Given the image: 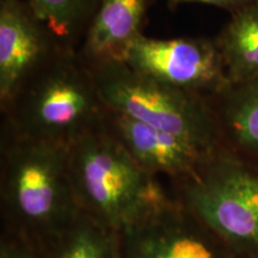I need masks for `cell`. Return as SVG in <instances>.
Returning <instances> with one entry per match:
<instances>
[{
    "label": "cell",
    "instance_id": "6da1fadb",
    "mask_svg": "<svg viewBox=\"0 0 258 258\" xmlns=\"http://www.w3.org/2000/svg\"><path fill=\"white\" fill-rule=\"evenodd\" d=\"M79 212L69 172V146L2 131V230L44 244Z\"/></svg>",
    "mask_w": 258,
    "mask_h": 258
},
{
    "label": "cell",
    "instance_id": "7a4b0ae2",
    "mask_svg": "<svg viewBox=\"0 0 258 258\" xmlns=\"http://www.w3.org/2000/svg\"><path fill=\"white\" fill-rule=\"evenodd\" d=\"M0 110L6 133L70 147L104 125L108 106L77 51L62 50L32 74Z\"/></svg>",
    "mask_w": 258,
    "mask_h": 258
},
{
    "label": "cell",
    "instance_id": "3957f363",
    "mask_svg": "<svg viewBox=\"0 0 258 258\" xmlns=\"http://www.w3.org/2000/svg\"><path fill=\"white\" fill-rule=\"evenodd\" d=\"M69 172L79 211L118 232L170 196L158 177L139 165L105 123L69 147Z\"/></svg>",
    "mask_w": 258,
    "mask_h": 258
},
{
    "label": "cell",
    "instance_id": "277c9868",
    "mask_svg": "<svg viewBox=\"0 0 258 258\" xmlns=\"http://www.w3.org/2000/svg\"><path fill=\"white\" fill-rule=\"evenodd\" d=\"M171 184V195L237 258H258V166L221 146L191 175Z\"/></svg>",
    "mask_w": 258,
    "mask_h": 258
},
{
    "label": "cell",
    "instance_id": "5b68a950",
    "mask_svg": "<svg viewBox=\"0 0 258 258\" xmlns=\"http://www.w3.org/2000/svg\"><path fill=\"white\" fill-rule=\"evenodd\" d=\"M88 67L109 109L177 135L208 152L221 147L209 99L144 76L123 61Z\"/></svg>",
    "mask_w": 258,
    "mask_h": 258
},
{
    "label": "cell",
    "instance_id": "8992f818",
    "mask_svg": "<svg viewBox=\"0 0 258 258\" xmlns=\"http://www.w3.org/2000/svg\"><path fill=\"white\" fill-rule=\"evenodd\" d=\"M123 62L144 76L207 99L230 85L214 38L159 40L141 35L128 48Z\"/></svg>",
    "mask_w": 258,
    "mask_h": 258
},
{
    "label": "cell",
    "instance_id": "52a82bcc",
    "mask_svg": "<svg viewBox=\"0 0 258 258\" xmlns=\"http://www.w3.org/2000/svg\"><path fill=\"white\" fill-rule=\"evenodd\" d=\"M121 247L122 258H237L172 195L121 232Z\"/></svg>",
    "mask_w": 258,
    "mask_h": 258
},
{
    "label": "cell",
    "instance_id": "ba28073f",
    "mask_svg": "<svg viewBox=\"0 0 258 258\" xmlns=\"http://www.w3.org/2000/svg\"><path fill=\"white\" fill-rule=\"evenodd\" d=\"M62 50L27 0H0V109Z\"/></svg>",
    "mask_w": 258,
    "mask_h": 258
},
{
    "label": "cell",
    "instance_id": "9c48e42d",
    "mask_svg": "<svg viewBox=\"0 0 258 258\" xmlns=\"http://www.w3.org/2000/svg\"><path fill=\"white\" fill-rule=\"evenodd\" d=\"M105 127L145 171L170 180L191 175L213 153L109 108Z\"/></svg>",
    "mask_w": 258,
    "mask_h": 258
},
{
    "label": "cell",
    "instance_id": "30bf717a",
    "mask_svg": "<svg viewBox=\"0 0 258 258\" xmlns=\"http://www.w3.org/2000/svg\"><path fill=\"white\" fill-rule=\"evenodd\" d=\"M153 0H101L77 54L86 66L123 61L140 37Z\"/></svg>",
    "mask_w": 258,
    "mask_h": 258
},
{
    "label": "cell",
    "instance_id": "8fae6325",
    "mask_svg": "<svg viewBox=\"0 0 258 258\" xmlns=\"http://www.w3.org/2000/svg\"><path fill=\"white\" fill-rule=\"evenodd\" d=\"M209 103L221 146L258 166V78L228 85Z\"/></svg>",
    "mask_w": 258,
    "mask_h": 258
},
{
    "label": "cell",
    "instance_id": "7c38bea8",
    "mask_svg": "<svg viewBox=\"0 0 258 258\" xmlns=\"http://www.w3.org/2000/svg\"><path fill=\"white\" fill-rule=\"evenodd\" d=\"M214 40L230 85L258 78V0L232 14Z\"/></svg>",
    "mask_w": 258,
    "mask_h": 258
},
{
    "label": "cell",
    "instance_id": "4fadbf2b",
    "mask_svg": "<svg viewBox=\"0 0 258 258\" xmlns=\"http://www.w3.org/2000/svg\"><path fill=\"white\" fill-rule=\"evenodd\" d=\"M42 246L47 258H122L121 232L82 211Z\"/></svg>",
    "mask_w": 258,
    "mask_h": 258
},
{
    "label": "cell",
    "instance_id": "5bb4252c",
    "mask_svg": "<svg viewBox=\"0 0 258 258\" xmlns=\"http://www.w3.org/2000/svg\"><path fill=\"white\" fill-rule=\"evenodd\" d=\"M66 50L77 51L101 0H27Z\"/></svg>",
    "mask_w": 258,
    "mask_h": 258
},
{
    "label": "cell",
    "instance_id": "9a60e30c",
    "mask_svg": "<svg viewBox=\"0 0 258 258\" xmlns=\"http://www.w3.org/2000/svg\"><path fill=\"white\" fill-rule=\"evenodd\" d=\"M0 258H47L42 244L25 235L2 230Z\"/></svg>",
    "mask_w": 258,
    "mask_h": 258
},
{
    "label": "cell",
    "instance_id": "2e32d148",
    "mask_svg": "<svg viewBox=\"0 0 258 258\" xmlns=\"http://www.w3.org/2000/svg\"><path fill=\"white\" fill-rule=\"evenodd\" d=\"M253 2L256 0H167L166 4L171 11H175L184 4H203L227 10L232 15Z\"/></svg>",
    "mask_w": 258,
    "mask_h": 258
}]
</instances>
